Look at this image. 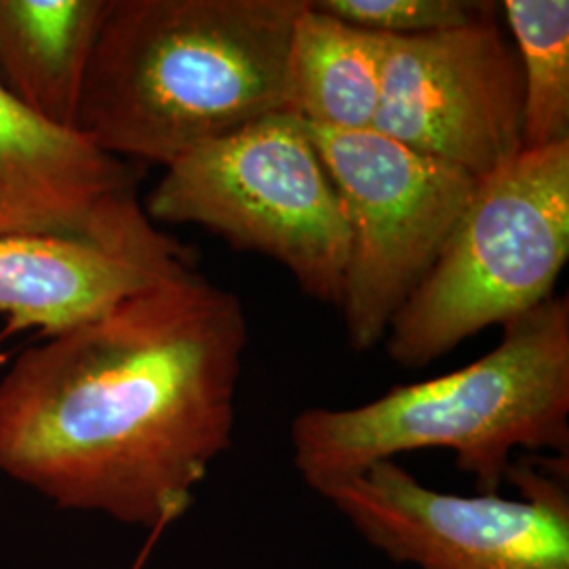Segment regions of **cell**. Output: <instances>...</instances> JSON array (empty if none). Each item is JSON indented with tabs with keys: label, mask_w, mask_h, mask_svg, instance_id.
<instances>
[{
	"label": "cell",
	"mask_w": 569,
	"mask_h": 569,
	"mask_svg": "<svg viewBox=\"0 0 569 569\" xmlns=\"http://www.w3.org/2000/svg\"><path fill=\"white\" fill-rule=\"evenodd\" d=\"M249 338L237 293L183 264L47 336L0 378V470L63 509L163 531L232 443Z\"/></svg>",
	"instance_id": "6da1fadb"
},
{
	"label": "cell",
	"mask_w": 569,
	"mask_h": 569,
	"mask_svg": "<svg viewBox=\"0 0 569 569\" xmlns=\"http://www.w3.org/2000/svg\"><path fill=\"white\" fill-rule=\"evenodd\" d=\"M305 0H106L74 129L127 163L188 152L289 110Z\"/></svg>",
	"instance_id": "7a4b0ae2"
},
{
	"label": "cell",
	"mask_w": 569,
	"mask_h": 569,
	"mask_svg": "<svg viewBox=\"0 0 569 569\" xmlns=\"http://www.w3.org/2000/svg\"><path fill=\"white\" fill-rule=\"evenodd\" d=\"M293 467L315 491L420 449H449L477 493H498L512 451L569 453V298L505 326L470 366L366 406L310 407L291 422Z\"/></svg>",
	"instance_id": "3957f363"
},
{
	"label": "cell",
	"mask_w": 569,
	"mask_h": 569,
	"mask_svg": "<svg viewBox=\"0 0 569 569\" xmlns=\"http://www.w3.org/2000/svg\"><path fill=\"white\" fill-rule=\"evenodd\" d=\"M569 258V142L521 150L477 180L437 260L388 327V357L422 369L552 298Z\"/></svg>",
	"instance_id": "277c9868"
},
{
	"label": "cell",
	"mask_w": 569,
	"mask_h": 569,
	"mask_svg": "<svg viewBox=\"0 0 569 569\" xmlns=\"http://www.w3.org/2000/svg\"><path fill=\"white\" fill-rule=\"evenodd\" d=\"M154 224L201 226L279 262L308 298L338 308L350 232L305 122L270 114L164 169L143 199Z\"/></svg>",
	"instance_id": "5b68a950"
},
{
	"label": "cell",
	"mask_w": 569,
	"mask_h": 569,
	"mask_svg": "<svg viewBox=\"0 0 569 569\" xmlns=\"http://www.w3.org/2000/svg\"><path fill=\"white\" fill-rule=\"evenodd\" d=\"M519 489L460 496L422 486L395 460L319 493L373 549L418 569H569L568 456L512 460Z\"/></svg>",
	"instance_id": "8992f818"
},
{
	"label": "cell",
	"mask_w": 569,
	"mask_h": 569,
	"mask_svg": "<svg viewBox=\"0 0 569 569\" xmlns=\"http://www.w3.org/2000/svg\"><path fill=\"white\" fill-rule=\"evenodd\" d=\"M306 129L345 207L350 249L338 310L348 342L366 352L385 342L395 315L465 213L477 180L376 129Z\"/></svg>",
	"instance_id": "52a82bcc"
},
{
	"label": "cell",
	"mask_w": 569,
	"mask_h": 569,
	"mask_svg": "<svg viewBox=\"0 0 569 569\" xmlns=\"http://www.w3.org/2000/svg\"><path fill=\"white\" fill-rule=\"evenodd\" d=\"M498 11L468 26L388 37L373 129L481 180L521 150L523 84Z\"/></svg>",
	"instance_id": "ba28073f"
},
{
	"label": "cell",
	"mask_w": 569,
	"mask_h": 569,
	"mask_svg": "<svg viewBox=\"0 0 569 569\" xmlns=\"http://www.w3.org/2000/svg\"><path fill=\"white\" fill-rule=\"evenodd\" d=\"M146 167L77 129L44 121L0 87V237H58L154 260L192 251L154 224L138 188Z\"/></svg>",
	"instance_id": "9c48e42d"
},
{
	"label": "cell",
	"mask_w": 569,
	"mask_h": 569,
	"mask_svg": "<svg viewBox=\"0 0 569 569\" xmlns=\"http://www.w3.org/2000/svg\"><path fill=\"white\" fill-rule=\"evenodd\" d=\"M194 258L154 260L58 237H0V317L41 338L100 317Z\"/></svg>",
	"instance_id": "30bf717a"
},
{
	"label": "cell",
	"mask_w": 569,
	"mask_h": 569,
	"mask_svg": "<svg viewBox=\"0 0 569 569\" xmlns=\"http://www.w3.org/2000/svg\"><path fill=\"white\" fill-rule=\"evenodd\" d=\"M106 0H0V87L44 121L74 129Z\"/></svg>",
	"instance_id": "8fae6325"
},
{
	"label": "cell",
	"mask_w": 569,
	"mask_h": 569,
	"mask_svg": "<svg viewBox=\"0 0 569 569\" xmlns=\"http://www.w3.org/2000/svg\"><path fill=\"white\" fill-rule=\"evenodd\" d=\"M387 44V34L338 20L305 0L289 42V110L323 131L373 129Z\"/></svg>",
	"instance_id": "7c38bea8"
},
{
	"label": "cell",
	"mask_w": 569,
	"mask_h": 569,
	"mask_svg": "<svg viewBox=\"0 0 569 569\" xmlns=\"http://www.w3.org/2000/svg\"><path fill=\"white\" fill-rule=\"evenodd\" d=\"M500 7L521 70L523 150L569 142L568 0H505Z\"/></svg>",
	"instance_id": "4fadbf2b"
},
{
	"label": "cell",
	"mask_w": 569,
	"mask_h": 569,
	"mask_svg": "<svg viewBox=\"0 0 569 569\" xmlns=\"http://www.w3.org/2000/svg\"><path fill=\"white\" fill-rule=\"evenodd\" d=\"M338 20L387 37H418L468 26L498 11L475 0H312Z\"/></svg>",
	"instance_id": "5bb4252c"
},
{
	"label": "cell",
	"mask_w": 569,
	"mask_h": 569,
	"mask_svg": "<svg viewBox=\"0 0 569 569\" xmlns=\"http://www.w3.org/2000/svg\"><path fill=\"white\" fill-rule=\"evenodd\" d=\"M146 555H148V552H146V550H143L142 557H140V561H138V563H136V566H133V569H142V563H143V559H146Z\"/></svg>",
	"instance_id": "9a60e30c"
}]
</instances>
